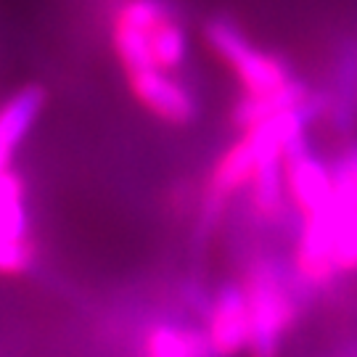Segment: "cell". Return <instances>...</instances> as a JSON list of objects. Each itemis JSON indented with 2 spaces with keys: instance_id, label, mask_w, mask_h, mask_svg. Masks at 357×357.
Segmentation results:
<instances>
[{
  "instance_id": "cell-7",
  "label": "cell",
  "mask_w": 357,
  "mask_h": 357,
  "mask_svg": "<svg viewBox=\"0 0 357 357\" xmlns=\"http://www.w3.org/2000/svg\"><path fill=\"white\" fill-rule=\"evenodd\" d=\"M294 270L296 278L310 289L328 286L339 275L333 259V209L302 220L294 252Z\"/></svg>"
},
{
  "instance_id": "cell-12",
  "label": "cell",
  "mask_w": 357,
  "mask_h": 357,
  "mask_svg": "<svg viewBox=\"0 0 357 357\" xmlns=\"http://www.w3.org/2000/svg\"><path fill=\"white\" fill-rule=\"evenodd\" d=\"M151 53H153V64L159 66L162 72H167V75L178 72L180 66H183L185 53H188V38H185V29L180 26V22L175 16L165 19L162 24L153 29Z\"/></svg>"
},
{
  "instance_id": "cell-6",
  "label": "cell",
  "mask_w": 357,
  "mask_h": 357,
  "mask_svg": "<svg viewBox=\"0 0 357 357\" xmlns=\"http://www.w3.org/2000/svg\"><path fill=\"white\" fill-rule=\"evenodd\" d=\"M29 222H26L24 180L13 169L0 175V270L6 275H22L29 268Z\"/></svg>"
},
{
  "instance_id": "cell-13",
  "label": "cell",
  "mask_w": 357,
  "mask_h": 357,
  "mask_svg": "<svg viewBox=\"0 0 357 357\" xmlns=\"http://www.w3.org/2000/svg\"><path fill=\"white\" fill-rule=\"evenodd\" d=\"M333 167L349 180V185H352V191H355V196H357V146H352L342 159H336Z\"/></svg>"
},
{
  "instance_id": "cell-10",
  "label": "cell",
  "mask_w": 357,
  "mask_h": 357,
  "mask_svg": "<svg viewBox=\"0 0 357 357\" xmlns=\"http://www.w3.org/2000/svg\"><path fill=\"white\" fill-rule=\"evenodd\" d=\"M45 103V90L40 85H24L13 90L0 112V167L11 169L16 149L24 143L29 130L35 128Z\"/></svg>"
},
{
  "instance_id": "cell-5",
  "label": "cell",
  "mask_w": 357,
  "mask_h": 357,
  "mask_svg": "<svg viewBox=\"0 0 357 357\" xmlns=\"http://www.w3.org/2000/svg\"><path fill=\"white\" fill-rule=\"evenodd\" d=\"M204 333L215 357H236L249 352L252 315L243 283H225L217 289L206 305Z\"/></svg>"
},
{
  "instance_id": "cell-3",
  "label": "cell",
  "mask_w": 357,
  "mask_h": 357,
  "mask_svg": "<svg viewBox=\"0 0 357 357\" xmlns=\"http://www.w3.org/2000/svg\"><path fill=\"white\" fill-rule=\"evenodd\" d=\"M169 16L172 13L162 0H128L119 8L112 29V43L128 77L159 69L153 64L151 35Z\"/></svg>"
},
{
  "instance_id": "cell-1",
  "label": "cell",
  "mask_w": 357,
  "mask_h": 357,
  "mask_svg": "<svg viewBox=\"0 0 357 357\" xmlns=\"http://www.w3.org/2000/svg\"><path fill=\"white\" fill-rule=\"evenodd\" d=\"M243 291L249 299L252 315V339H249V357H278L281 339L296 320V299L291 283L286 281L283 270L273 259L255 262Z\"/></svg>"
},
{
  "instance_id": "cell-2",
  "label": "cell",
  "mask_w": 357,
  "mask_h": 357,
  "mask_svg": "<svg viewBox=\"0 0 357 357\" xmlns=\"http://www.w3.org/2000/svg\"><path fill=\"white\" fill-rule=\"evenodd\" d=\"M204 38L212 45V51L233 69L246 98L278 96L294 82L289 66L281 59L249 45L241 29L228 19H212L204 29Z\"/></svg>"
},
{
  "instance_id": "cell-11",
  "label": "cell",
  "mask_w": 357,
  "mask_h": 357,
  "mask_svg": "<svg viewBox=\"0 0 357 357\" xmlns=\"http://www.w3.org/2000/svg\"><path fill=\"white\" fill-rule=\"evenodd\" d=\"M146 357H215L212 344L202 328L156 323L146 333Z\"/></svg>"
},
{
  "instance_id": "cell-8",
  "label": "cell",
  "mask_w": 357,
  "mask_h": 357,
  "mask_svg": "<svg viewBox=\"0 0 357 357\" xmlns=\"http://www.w3.org/2000/svg\"><path fill=\"white\" fill-rule=\"evenodd\" d=\"M128 82L132 96L153 116L165 119L169 125H188L193 116H196V101H193V96L180 85L175 77L162 72V69L128 77Z\"/></svg>"
},
{
  "instance_id": "cell-9",
  "label": "cell",
  "mask_w": 357,
  "mask_h": 357,
  "mask_svg": "<svg viewBox=\"0 0 357 357\" xmlns=\"http://www.w3.org/2000/svg\"><path fill=\"white\" fill-rule=\"evenodd\" d=\"M257 172V149L249 135H241L238 141L228 146L222 156L217 159L209 175V191L204 199V217L215 220L220 204L228 199L230 193L241 191L246 185H252Z\"/></svg>"
},
{
  "instance_id": "cell-4",
  "label": "cell",
  "mask_w": 357,
  "mask_h": 357,
  "mask_svg": "<svg viewBox=\"0 0 357 357\" xmlns=\"http://www.w3.org/2000/svg\"><path fill=\"white\" fill-rule=\"evenodd\" d=\"M286 196L305 217L326 215L336 206L333 167H326L299 141L286 149Z\"/></svg>"
}]
</instances>
